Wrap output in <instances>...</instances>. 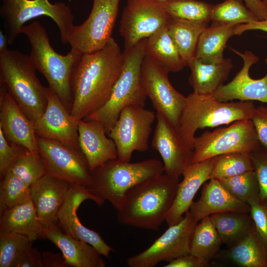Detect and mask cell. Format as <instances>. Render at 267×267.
<instances>
[{"label": "cell", "instance_id": "cell-37", "mask_svg": "<svg viewBox=\"0 0 267 267\" xmlns=\"http://www.w3.org/2000/svg\"><path fill=\"white\" fill-rule=\"evenodd\" d=\"M218 180L232 196L244 203L248 204L252 200L260 199L259 184L254 170Z\"/></svg>", "mask_w": 267, "mask_h": 267}, {"label": "cell", "instance_id": "cell-33", "mask_svg": "<svg viewBox=\"0 0 267 267\" xmlns=\"http://www.w3.org/2000/svg\"><path fill=\"white\" fill-rule=\"evenodd\" d=\"M222 244L220 235L210 217H206L195 226L190 253L210 261L216 257Z\"/></svg>", "mask_w": 267, "mask_h": 267}, {"label": "cell", "instance_id": "cell-31", "mask_svg": "<svg viewBox=\"0 0 267 267\" xmlns=\"http://www.w3.org/2000/svg\"><path fill=\"white\" fill-rule=\"evenodd\" d=\"M222 243L232 246L244 237L254 226L250 213L227 211L211 215Z\"/></svg>", "mask_w": 267, "mask_h": 267}, {"label": "cell", "instance_id": "cell-8", "mask_svg": "<svg viewBox=\"0 0 267 267\" xmlns=\"http://www.w3.org/2000/svg\"><path fill=\"white\" fill-rule=\"evenodd\" d=\"M0 15L4 21L8 44H12L21 33L24 24L41 16L51 18L58 26L61 42L68 43L74 16L70 6L63 2L50 3L48 0H3Z\"/></svg>", "mask_w": 267, "mask_h": 267}, {"label": "cell", "instance_id": "cell-45", "mask_svg": "<svg viewBox=\"0 0 267 267\" xmlns=\"http://www.w3.org/2000/svg\"><path fill=\"white\" fill-rule=\"evenodd\" d=\"M14 267H43L42 254L31 245L22 253Z\"/></svg>", "mask_w": 267, "mask_h": 267}, {"label": "cell", "instance_id": "cell-22", "mask_svg": "<svg viewBox=\"0 0 267 267\" xmlns=\"http://www.w3.org/2000/svg\"><path fill=\"white\" fill-rule=\"evenodd\" d=\"M78 142L90 171L109 160L118 158L113 140L104 125L96 120H80L78 123Z\"/></svg>", "mask_w": 267, "mask_h": 267}, {"label": "cell", "instance_id": "cell-49", "mask_svg": "<svg viewBox=\"0 0 267 267\" xmlns=\"http://www.w3.org/2000/svg\"><path fill=\"white\" fill-rule=\"evenodd\" d=\"M258 20L267 19V9L262 0H243Z\"/></svg>", "mask_w": 267, "mask_h": 267}, {"label": "cell", "instance_id": "cell-15", "mask_svg": "<svg viewBox=\"0 0 267 267\" xmlns=\"http://www.w3.org/2000/svg\"><path fill=\"white\" fill-rule=\"evenodd\" d=\"M170 17L158 0H127L119 31L129 49L168 25Z\"/></svg>", "mask_w": 267, "mask_h": 267}, {"label": "cell", "instance_id": "cell-26", "mask_svg": "<svg viewBox=\"0 0 267 267\" xmlns=\"http://www.w3.org/2000/svg\"><path fill=\"white\" fill-rule=\"evenodd\" d=\"M190 69L188 82L193 92L200 94H212L223 85L233 65L229 58L213 63L201 62L195 57L187 65Z\"/></svg>", "mask_w": 267, "mask_h": 267}, {"label": "cell", "instance_id": "cell-47", "mask_svg": "<svg viewBox=\"0 0 267 267\" xmlns=\"http://www.w3.org/2000/svg\"><path fill=\"white\" fill-rule=\"evenodd\" d=\"M43 267H69L62 254L44 252L42 254Z\"/></svg>", "mask_w": 267, "mask_h": 267}, {"label": "cell", "instance_id": "cell-38", "mask_svg": "<svg viewBox=\"0 0 267 267\" xmlns=\"http://www.w3.org/2000/svg\"><path fill=\"white\" fill-rule=\"evenodd\" d=\"M0 185V215L4 211L31 198L30 186L8 171Z\"/></svg>", "mask_w": 267, "mask_h": 267}, {"label": "cell", "instance_id": "cell-1", "mask_svg": "<svg viewBox=\"0 0 267 267\" xmlns=\"http://www.w3.org/2000/svg\"><path fill=\"white\" fill-rule=\"evenodd\" d=\"M124 54L112 38L101 49L82 55L72 76L70 114L76 122L108 101L123 64Z\"/></svg>", "mask_w": 267, "mask_h": 267}, {"label": "cell", "instance_id": "cell-40", "mask_svg": "<svg viewBox=\"0 0 267 267\" xmlns=\"http://www.w3.org/2000/svg\"><path fill=\"white\" fill-rule=\"evenodd\" d=\"M8 171L30 186L46 174L44 164L39 153L29 151L22 155Z\"/></svg>", "mask_w": 267, "mask_h": 267}, {"label": "cell", "instance_id": "cell-36", "mask_svg": "<svg viewBox=\"0 0 267 267\" xmlns=\"http://www.w3.org/2000/svg\"><path fill=\"white\" fill-rule=\"evenodd\" d=\"M243 0H224L213 4L211 21L238 25L258 20Z\"/></svg>", "mask_w": 267, "mask_h": 267}, {"label": "cell", "instance_id": "cell-43", "mask_svg": "<svg viewBox=\"0 0 267 267\" xmlns=\"http://www.w3.org/2000/svg\"><path fill=\"white\" fill-rule=\"evenodd\" d=\"M248 204L256 233L267 248V202L254 199Z\"/></svg>", "mask_w": 267, "mask_h": 267}, {"label": "cell", "instance_id": "cell-4", "mask_svg": "<svg viewBox=\"0 0 267 267\" xmlns=\"http://www.w3.org/2000/svg\"><path fill=\"white\" fill-rule=\"evenodd\" d=\"M186 97L178 132L184 143L191 150L198 129L251 119L256 109L252 101H221L211 94L194 92Z\"/></svg>", "mask_w": 267, "mask_h": 267}, {"label": "cell", "instance_id": "cell-24", "mask_svg": "<svg viewBox=\"0 0 267 267\" xmlns=\"http://www.w3.org/2000/svg\"><path fill=\"white\" fill-rule=\"evenodd\" d=\"M58 222L43 228L41 237L47 239L61 251L69 267H104L101 255L90 244L63 232Z\"/></svg>", "mask_w": 267, "mask_h": 267}, {"label": "cell", "instance_id": "cell-11", "mask_svg": "<svg viewBox=\"0 0 267 267\" xmlns=\"http://www.w3.org/2000/svg\"><path fill=\"white\" fill-rule=\"evenodd\" d=\"M156 118L155 113L144 106L132 105L122 110L107 134L116 144L118 159L130 162L134 151L148 150L152 125Z\"/></svg>", "mask_w": 267, "mask_h": 267}, {"label": "cell", "instance_id": "cell-17", "mask_svg": "<svg viewBox=\"0 0 267 267\" xmlns=\"http://www.w3.org/2000/svg\"><path fill=\"white\" fill-rule=\"evenodd\" d=\"M156 115L157 123L151 146L162 159L165 174L179 178L192 163L193 151L186 145L178 129L164 115L159 112Z\"/></svg>", "mask_w": 267, "mask_h": 267}, {"label": "cell", "instance_id": "cell-44", "mask_svg": "<svg viewBox=\"0 0 267 267\" xmlns=\"http://www.w3.org/2000/svg\"><path fill=\"white\" fill-rule=\"evenodd\" d=\"M262 146L267 148V107L259 106L251 118Z\"/></svg>", "mask_w": 267, "mask_h": 267}, {"label": "cell", "instance_id": "cell-5", "mask_svg": "<svg viewBox=\"0 0 267 267\" xmlns=\"http://www.w3.org/2000/svg\"><path fill=\"white\" fill-rule=\"evenodd\" d=\"M36 70L29 55L9 49L0 53V84L34 122L45 110L49 89L41 83Z\"/></svg>", "mask_w": 267, "mask_h": 267}, {"label": "cell", "instance_id": "cell-42", "mask_svg": "<svg viewBox=\"0 0 267 267\" xmlns=\"http://www.w3.org/2000/svg\"><path fill=\"white\" fill-rule=\"evenodd\" d=\"M250 154L258 181L260 200L267 202V148L261 146Z\"/></svg>", "mask_w": 267, "mask_h": 267}, {"label": "cell", "instance_id": "cell-25", "mask_svg": "<svg viewBox=\"0 0 267 267\" xmlns=\"http://www.w3.org/2000/svg\"><path fill=\"white\" fill-rule=\"evenodd\" d=\"M189 211L199 222L206 217L224 212L250 213V207L232 196L218 179L212 178L204 184L199 199L192 203Z\"/></svg>", "mask_w": 267, "mask_h": 267}, {"label": "cell", "instance_id": "cell-41", "mask_svg": "<svg viewBox=\"0 0 267 267\" xmlns=\"http://www.w3.org/2000/svg\"><path fill=\"white\" fill-rule=\"evenodd\" d=\"M29 150L24 147L10 143L0 129V176L1 179L14 163Z\"/></svg>", "mask_w": 267, "mask_h": 267}, {"label": "cell", "instance_id": "cell-12", "mask_svg": "<svg viewBox=\"0 0 267 267\" xmlns=\"http://www.w3.org/2000/svg\"><path fill=\"white\" fill-rule=\"evenodd\" d=\"M198 222L189 211L181 221L169 228L147 249L127 260L130 267H154L190 253V243Z\"/></svg>", "mask_w": 267, "mask_h": 267}, {"label": "cell", "instance_id": "cell-48", "mask_svg": "<svg viewBox=\"0 0 267 267\" xmlns=\"http://www.w3.org/2000/svg\"><path fill=\"white\" fill-rule=\"evenodd\" d=\"M249 30H260L267 33V19L238 24L234 28V35H241Z\"/></svg>", "mask_w": 267, "mask_h": 267}, {"label": "cell", "instance_id": "cell-32", "mask_svg": "<svg viewBox=\"0 0 267 267\" xmlns=\"http://www.w3.org/2000/svg\"><path fill=\"white\" fill-rule=\"evenodd\" d=\"M208 25L170 17L169 33L187 65L194 58L200 36Z\"/></svg>", "mask_w": 267, "mask_h": 267}, {"label": "cell", "instance_id": "cell-16", "mask_svg": "<svg viewBox=\"0 0 267 267\" xmlns=\"http://www.w3.org/2000/svg\"><path fill=\"white\" fill-rule=\"evenodd\" d=\"M90 199L98 206L104 202L91 194L85 187L71 185L57 215L58 223L64 231L92 246L102 256L109 258L114 249L97 232L83 225L77 215L78 209L85 200Z\"/></svg>", "mask_w": 267, "mask_h": 267}, {"label": "cell", "instance_id": "cell-52", "mask_svg": "<svg viewBox=\"0 0 267 267\" xmlns=\"http://www.w3.org/2000/svg\"><path fill=\"white\" fill-rule=\"evenodd\" d=\"M160 0V1H164V0Z\"/></svg>", "mask_w": 267, "mask_h": 267}, {"label": "cell", "instance_id": "cell-14", "mask_svg": "<svg viewBox=\"0 0 267 267\" xmlns=\"http://www.w3.org/2000/svg\"><path fill=\"white\" fill-rule=\"evenodd\" d=\"M38 143L39 153L47 174L65 180L72 185L86 188L90 179V171L81 150L57 140L39 136Z\"/></svg>", "mask_w": 267, "mask_h": 267}, {"label": "cell", "instance_id": "cell-21", "mask_svg": "<svg viewBox=\"0 0 267 267\" xmlns=\"http://www.w3.org/2000/svg\"><path fill=\"white\" fill-rule=\"evenodd\" d=\"M46 174L30 185V197L43 228L58 222L57 213L71 186Z\"/></svg>", "mask_w": 267, "mask_h": 267}, {"label": "cell", "instance_id": "cell-39", "mask_svg": "<svg viewBox=\"0 0 267 267\" xmlns=\"http://www.w3.org/2000/svg\"><path fill=\"white\" fill-rule=\"evenodd\" d=\"M32 242L20 234L0 231V267H14L19 257Z\"/></svg>", "mask_w": 267, "mask_h": 267}, {"label": "cell", "instance_id": "cell-27", "mask_svg": "<svg viewBox=\"0 0 267 267\" xmlns=\"http://www.w3.org/2000/svg\"><path fill=\"white\" fill-rule=\"evenodd\" d=\"M217 256L240 267H267V248L254 225L244 237L227 250L219 252Z\"/></svg>", "mask_w": 267, "mask_h": 267}, {"label": "cell", "instance_id": "cell-13", "mask_svg": "<svg viewBox=\"0 0 267 267\" xmlns=\"http://www.w3.org/2000/svg\"><path fill=\"white\" fill-rule=\"evenodd\" d=\"M169 73L152 58L145 56L141 79L147 97L157 112L164 115L178 130L186 97L171 84Z\"/></svg>", "mask_w": 267, "mask_h": 267}, {"label": "cell", "instance_id": "cell-19", "mask_svg": "<svg viewBox=\"0 0 267 267\" xmlns=\"http://www.w3.org/2000/svg\"><path fill=\"white\" fill-rule=\"evenodd\" d=\"M230 49L242 59L243 66L230 82L222 85L212 95L221 101L237 99L267 103V72L259 79H253L249 75L251 67L259 61V57L249 50L242 52L232 47ZM265 61L267 65V58Z\"/></svg>", "mask_w": 267, "mask_h": 267}, {"label": "cell", "instance_id": "cell-51", "mask_svg": "<svg viewBox=\"0 0 267 267\" xmlns=\"http://www.w3.org/2000/svg\"><path fill=\"white\" fill-rule=\"evenodd\" d=\"M262 1L266 8L267 9V0H262Z\"/></svg>", "mask_w": 267, "mask_h": 267}, {"label": "cell", "instance_id": "cell-34", "mask_svg": "<svg viewBox=\"0 0 267 267\" xmlns=\"http://www.w3.org/2000/svg\"><path fill=\"white\" fill-rule=\"evenodd\" d=\"M161 2L170 17L196 22L211 21L213 4L198 0H165Z\"/></svg>", "mask_w": 267, "mask_h": 267}, {"label": "cell", "instance_id": "cell-29", "mask_svg": "<svg viewBox=\"0 0 267 267\" xmlns=\"http://www.w3.org/2000/svg\"><path fill=\"white\" fill-rule=\"evenodd\" d=\"M236 25L212 22L200 35L194 57L207 63L222 61L223 50L228 40L234 35Z\"/></svg>", "mask_w": 267, "mask_h": 267}, {"label": "cell", "instance_id": "cell-7", "mask_svg": "<svg viewBox=\"0 0 267 267\" xmlns=\"http://www.w3.org/2000/svg\"><path fill=\"white\" fill-rule=\"evenodd\" d=\"M146 41L144 39L132 48L124 50L122 68L108 101L83 120L100 122L108 134L124 108L132 105L145 106L147 96L141 82V72Z\"/></svg>", "mask_w": 267, "mask_h": 267}, {"label": "cell", "instance_id": "cell-10", "mask_svg": "<svg viewBox=\"0 0 267 267\" xmlns=\"http://www.w3.org/2000/svg\"><path fill=\"white\" fill-rule=\"evenodd\" d=\"M120 0H93L91 12L81 25L72 27L68 38L71 50L83 55L103 48L112 38Z\"/></svg>", "mask_w": 267, "mask_h": 267}, {"label": "cell", "instance_id": "cell-23", "mask_svg": "<svg viewBox=\"0 0 267 267\" xmlns=\"http://www.w3.org/2000/svg\"><path fill=\"white\" fill-rule=\"evenodd\" d=\"M213 158L192 163L182 173L173 204L166 218L168 226L174 225L189 211L193 198L201 185L210 179Z\"/></svg>", "mask_w": 267, "mask_h": 267}, {"label": "cell", "instance_id": "cell-2", "mask_svg": "<svg viewBox=\"0 0 267 267\" xmlns=\"http://www.w3.org/2000/svg\"><path fill=\"white\" fill-rule=\"evenodd\" d=\"M179 178L163 173L130 188L117 210L123 225L157 231L174 202Z\"/></svg>", "mask_w": 267, "mask_h": 267}, {"label": "cell", "instance_id": "cell-9", "mask_svg": "<svg viewBox=\"0 0 267 267\" xmlns=\"http://www.w3.org/2000/svg\"><path fill=\"white\" fill-rule=\"evenodd\" d=\"M261 146L252 120L236 121L227 127L207 131L195 137L192 163L228 153H251Z\"/></svg>", "mask_w": 267, "mask_h": 267}, {"label": "cell", "instance_id": "cell-46", "mask_svg": "<svg viewBox=\"0 0 267 267\" xmlns=\"http://www.w3.org/2000/svg\"><path fill=\"white\" fill-rule=\"evenodd\" d=\"M210 261L191 254L181 256L169 262L164 267H207Z\"/></svg>", "mask_w": 267, "mask_h": 267}, {"label": "cell", "instance_id": "cell-28", "mask_svg": "<svg viewBox=\"0 0 267 267\" xmlns=\"http://www.w3.org/2000/svg\"><path fill=\"white\" fill-rule=\"evenodd\" d=\"M0 218V231L20 234L32 241L41 237L43 227L31 198L6 210Z\"/></svg>", "mask_w": 267, "mask_h": 267}, {"label": "cell", "instance_id": "cell-50", "mask_svg": "<svg viewBox=\"0 0 267 267\" xmlns=\"http://www.w3.org/2000/svg\"><path fill=\"white\" fill-rule=\"evenodd\" d=\"M8 44L7 37L3 31L0 30V53L6 51L8 49L7 44Z\"/></svg>", "mask_w": 267, "mask_h": 267}, {"label": "cell", "instance_id": "cell-6", "mask_svg": "<svg viewBox=\"0 0 267 267\" xmlns=\"http://www.w3.org/2000/svg\"><path fill=\"white\" fill-rule=\"evenodd\" d=\"M164 172L163 163L156 159L130 163L117 158L90 171V179L86 188L93 195L103 202L108 201L117 209L130 188Z\"/></svg>", "mask_w": 267, "mask_h": 267}, {"label": "cell", "instance_id": "cell-35", "mask_svg": "<svg viewBox=\"0 0 267 267\" xmlns=\"http://www.w3.org/2000/svg\"><path fill=\"white\" fill-rule=\"evenodd\" d=\"M254 170L250 153L235 152L223 154L213 157L210 179L230 178Z\"/></svg>", "mask_w": 267, "mask_h": 267}, {"label": "cell", "instance_id": "cell-20", "mask_svg": "<svg viewBox=\"0 0 267 267\" xmlns=\"http://www.w3.org/2000/svg\"><path fill=\"white\" fill-rule=\"evenodd\" d=\"M0 129L8 142L39 153L35 122L23 113L4 85L0 89Z\"/></svg>", "mask_w": 267, "mask_h": 267}, {"label": "cell", "instance_id": "cell-18", "mask_svg": "<svg viewBox=\"0 0 267 267\" xmlns=\"http://www.w3.org/2000/svg\"><path fill=\"white\" fill-rule=\"evenodd\" d=\"M78 123L72 119L70 111L49 88L45 110L35 122L37 135L57 140L71 148L81 150L78 142Z\"/></svg>", "mask_w": 267, "mask_h": 267}, {"label": "cell", "instance_id": "cell-30", "mask_svg": "<svg viewBox=\"0 0 267 267\" xmlns=\"http://www.w3.org/2000/svg\"><path fill=\"white\" fill-rule=\"evenodd\" d=\"M145 55L169 72H177L187 66L171 38L167 26L146 38Z\"/></svg>", "mask_w": 267, "mask_h": 267}, {"label": "cell", "instance_id": "cell-3", "mask_svg": "<svg viewBox=\"0 0 267 267\" xmlns=\"http://www.w3.org/2000/svg\"><path fill=\"white\" fill-rule=\"evenodd\" d=\"M21 33L26 36L30 44L29 57L34 66L70 112L73 102L72 76L82 55L71 50L64 55L56 52L50 44L46 30L38 21L24 26Z\"/></svg>", "mask_w": 267, "mask_h": 267}]
</instances>
